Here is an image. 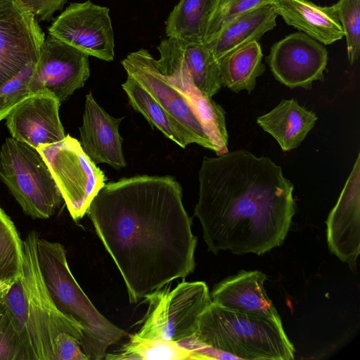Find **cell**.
<instances>
[{
	"label": "cell",
	"mask_w": 360,
	"mask_h": 360,
	"mask_svg": "<svg viewBox=\"0 0 360 360\" xmlns=\"http://www.w3.org/2000/svg\"><path fill=\"white\" fill-rule=\"evenodd\" d=\"M318 117L294 99H283L270 112L259 117L257 124L271 134L283 151L297 148L314 127Z\"/></svg>",
	"instance_id": "21"
},
{
	"label": "cell",
	"mask_w": 360,
	"mask_h": 360,
	"mask_svg": "<svg viewBox=\"0 0 360 360\" xmlns=\"http://www.w3.org/2000/svg\"><path fill=\"white\" fill-rule=\"evenodd\" d=\"M155 59L143 49L129 53L121 63L160 103L189 144L196 143L220 155L228 152L225 112L200 91L181 63L158 49Z\"/></svg>",
	"instance_id": "3"
},
{
	"label": "cell",
	"mask_w": 360,
	"mask_h": 360,
	"mask_svg": "<svg viewBox=\"0 0 360 360\" xmlns=\"http://www.w3.org/2000/svg\"><path fill=\"white\" fill-rule=\"evenodd\" d=\"M37 149L49 167L71 217L75 221L82 219L105 184L103 172L83 150L79 141L70 135Z\"/></svg>",
	"instance_id": "9"
},
{
	"label": "cell",
	"mask_w": 360,
	"mask_h": 360,
	"mask_svg": "<svg viewBox=\"0 0 360 360\" xmlns=\"http://www.w3.org/2000/svg\"><path fill=\"white\" fill-rule=\"evenodd\" d=\"M35 64L27 66L0 89V122L22 100L33 92L30 81Z\"/></svg>",
	"instance_id": "30"
},
{
	"label": "cell",
	"mask_w": 360,
	"mask_h": 360,
	"mask_svg": "<svg viewBox=\"0 0 360 360\" xmlns=\"http://www.w3.org/2000/svg\"><path fill=\"white\" fill-rule=\"evenodd\" d=\"M45 39L35 16L15 0H0V89L35 64Z\"/></svg>",
	"instance_id": "11"
},
{
	"label": "cell",
	"mask_w": 360,
	"mask_h": 360,
	"mask_svg": "<svg viewBox=\"0 0 360 360\" xmlns=\"http://www.w3.org/2000/svg\"><path fill=\"white\" fill-rule=\"evenodd\" d=\"M0 162H1V158H0Z\"/></svg>",
	"instance_id": "35"
},
{
	"label": "cell",
	"mask_w": 360,
	"mask_h": 360,
	"mask_svg": "<svg viewBox=\"0 0 360 360\" xmlns=\"http://www.w3.org/2000/svg\"><path fill=\"white\" fill-rule=\"evenodd\" d=\"M122 87L131 107L142 114L152 127L183 148L189 144L164 108L136 79L127 75Z\"/></svg>",
	"instance_id": "23"
},
{
	"label": "cell",
	"mask_w": 360,
	"mask_h": 360,
	"mask_svg": "<svg viewBox=\"0 0 360 360\" xmlns=\"http://www.w3.org/2000/svg\"><path fill=\"white\" fill-rule=\"evenodd\" d=\"M278 14L269 4L260 5L233 18L205 43L216 59L252 41L276 26Z\"/></svg>",
	"instance_id": "19"
},
{
	"label": "cell",
	"mask_w": 360,
	"mask_h": 360,
	"mask_svg": "<svg viewBox=\"0 0 360 360\" xmlns=\"http://www.w3.org/2000/svg\"><path fill=\"white\" fill-rule=\"evenodd\" d=\"M0 360H28L20 332L5 305L0 314Z\"/></svg>",
	"instance_id": "31"
},
{
	"label": "cell",
	"mask_w": 360,
	"mask_h": 360,
	"mask_svg": "<svg viewBox=\"0 0 360 360\" xmlns=\"http://www.w3.org/2000/svg\"><path fill=\"white\" fill-rule=\"evenodd\" d=\"M107 360H200L198 354L174 341L148 339L136 333L118 350L107 353Z\"/></svg>",
	"instance_id": "24"
},
{
	"label": "cell",
	"mask_w": 360,
	"mask_h": 360,
	"mask_svg": "<svg viewBox=\"0 0 360 360\" xmlns=\"http://www.w3.org/2000/svg\"><path fill=\"white\" fill-rule=\"evenodd\" d=\"M267 0H212L202 34V43L212 39L224 26L239 15Z\"/></svg>",
	"instance_id": "27"
},
{
	"label": "cell",
	"mask_w": 360,
	"mask_h": 360,
	"mask_svg": "<svg viewBox=\"0 0 360 360\" xmlns=\"http://www.w3.org/2000/svg\"><path fill=\"white\" fill-rule=\"evenodd\" d=\"M333 6L346 37L348 60L353 65L360 53V0H339Z\"/></svg>",
	"instance_id": "28"
},
{
	"label": "cell",
	"mask_w": 360,
	"mask_h": 360,
	"mask_svg": "<svg viewBox=\"0 0 360 360\" xmlns=\"http://www.w3.org/2000/svg\"><path fill=\"white\" fill-rule=\"evenodd\" d=\"M32 13L37 20L51 21L56 12L61 11L68 0H15Z\"/></svg>",
	"instance_id": "33"
},
{
	"label": "cell",
	"mask_w": 360,
	"mask_h": 360,
	"mask_svg": "<svg viewBox=\"0 0 360 360\" xmlns=\"http://www.w3.org/2000/svg\"><path fill=\"white\" fill-rule=\"evenodd\" d=\"M194 214L210 252L262 255L283 244L295 214L294 186L268 157L240 149L205 157Z\"/></svg>",
	"instance_id": "2"
},
{
	"label": "cell",
	"mask_w": 360,
	"mask_h": 360,
	"mask_svg": "<svg viewBox=\"0 0 360 360\" xmlns=\"http://www.w3.org/2000/svg\"><path fill=\"white\" fill-rule=\"evenodd\" d=\"M266 279L262 271L241 270L217 283L210 292L211 300L233 311L281 319L266 292Z\"/></svg>",
	"instance_id": "17"
},
{
	"label": "cell",
	"mask_w": 360,
	"mask_h": 360,
	"mask_svg": "<svg viewBox=\"0 0 360 360\" xmlns=\"http://www.w3.org/2000/svg\"><path fill=\"white\" fill-rule=\"evenodd\" d=\"M40 269L57 307L82 328L83 350L89 360L103 359L109 347L127 332L106 319L93 304L74 278L64 246L39 236Z\"/></svg>",
	"instance_id": "5"
},
{
	"label": "cell",
	"mask_w": 360,
	"mask_h": 360,
	"mask_svg": "<svg viewBox=\"0 0 360 360\" xmlns=\"http://www.w3.org/2000/svg\"><path fill=\"white\" fill-rule=\"evenodd\" d=\"M324 45L302 32L292 33L274 43L266 61L275 79L286 86L311 89L322 80L328 63Z\"/></svg>",
	"instance_id": "13"
},
{
	"label": "cell",
	"mask_w": 360,
	"mask_h": 360,
	"mask_svg": "<svg viewBox=\"0 0 360 360\" xmlns=\"http://www.w3.org/2000/svg\"><path fill=\"white\" fill-rule=\"evenodd\" d=\"M200 343L236 359L292 360L295 349L281 319L228 309L211 302L194 335Z\"/></svg>",
	"instance_id": "4"
},
{
	"label": "cell",
	"mask_w": 360,
	"mask_h": 360,
	"mask_svg": "<svg viewBox=\"0 0 360 360\" xmlns=\"http://www.w3.org/2000/svg\"><path fill=\"white\" fill-rule=\"evenodd\" d=\"M143 298L148 307L136 334L177 343L195 335L200 317L212 302L203 281H183L173 289L162 287Z\"/></svg>",
	"instance_id": "8"
},
{
	"label": "cell",
	"mask_w": 360,
	"mask_h": 360,
	"mask_svg": "<svg viewBox=\"0 0 360 360\" xmlns=\"http://www.w3.org/2000/svg\"><path fill=\"white\" fill-rule=\"evenodd\" d=\"M123 119L108 115L96 103L91 93L86 96L79 143L96 165L106 163L116 169L126 167L122 139L119 132Z\"/></svg>",
	"instance_id": "16"
},
{
	"label": "cell",
	"mask_w": 360,
	"mask_h": 360,
	"mask_svg": "<svg viewBox=\"0 0 360 360\" xmlns=\"http://www.w3.org/2000/svg\"><path fill=\"white\" fill-rule=\"evenodd\" d=\"M88 214L135 304L195 269L197 238L169 176L139 175L105 184Z\"/></svg>",
	"instance_id": "1"
},
{
	"label": "cell",
	"mask_w": 360,
	"mask_h": 360,
	"mask_svg": "<svg viewBox=\"0 0 360 360\" xmlns=\"http://www.w3.org/2000/svg\"><path fill=\"white\" fill-rule=\"evenodd\" d=\"M38 233L30 231L25 240L21 278L28 309L30 360H55L53 341L66 332L82 340L81 326L56 305L44 281L37 255Z\"/></svg>",
	"instance_id": "7"
},
{
	"label": "cell",
	"mask_w": 360,
	"mask_h": 360,
	"mask_svg": "<svg viewBox=\"0 0 360 360\" xmlns=\"http://www.w3.org/2000/svg\"><path fill=\"white\" fill-rule=\"evenodd\" d=\"M8 290L0 285V314L4 309V296Z\"/></svg>",
	"instance_id": "34"
},
{
	"label": "cell",
	"mask_w": 360,
	"mask_h": 360,
	"mask_svg": "<svg viewBox=\"0 0 360 360\" xmlns=\"http://www.w3.org/2000/svg\"><path fill=\"white\" fill-rule=\"evenodd\" d=\"M110 9L90 0L69 4L49 27V34L105 61L115 58V34Z\"/></svg>",
	"instance_id": "10"
},
{
	"label": "cell",
	"mask_w": 360,
	"mask_h": 360,
	"mask_svg": "<svg viewBox=\"0 0 360 360\" xmlns=\"http://www.w3.org/2000/svg\"><path fill=\"white\" fill-rule=\"evenodd\" d=\"M285 23L323 45L341 39L344 32L333 5L321 6L309 0H267Z\"/></svg>",
	"instance_id": "18"
},
{
	"label": "cell",
	"mask_w": 360,
	"mask_h": 360,
	"mask_svg": "<svg viewBox=\"0 0 360 360\" xmlns=\"http://www.w3.org/2000/svg\"><path fill=\"white\" fill-rule=\"evenodd\" d=\"M0 158V179L24 213L33 219L51 217L63 199L38 149L7 138Z\"/></svg>",
	"instance_id": "6"
},
{
	"label": "cell",
	"mask_w": 360,
	"mask_h": 360,
	"mask_svg": "<svg viewBox=\"0 0 360 360\" xmlns=\"http://www.w3.org/2000/svg\"><path fill=\"white\" fill-rule=\"evenodd\" d=\"M4 305L20 332L30 360L27 303L21 278L9 288L4 296Z\"/></svg>",
	"instance_id": "29"
},
{
	"label": "cell",
	"mask_w": 360,
	"mask_h": 360,
	"mask_svg": "<svg viewBox=\"0 0 360 360\" xmlns=\"http://www.w3.org/2000/svg\"><path fill=\"white\" fill-rule=\"evenodd\" d=\"M55 360H89L82 347V340L69 333H59L53 341Z\"/></svg>",
	"instance_id": "32"
},
{
	"label": "cell",
	"mask_w": 360,
	"mask_h": 360,
	"mask_svg": "<svg viewBox=\"0 0 360 360\" xmlns=\"http://www.w3.org/2000/svg\"><path fill=\"white\" fill-rule=\"evenodd\" d=\"M24 245L9 216L0 207V285L6 290L22 277Z\"/></svg>",
	"instance_id": "26"
},
{
	"label": "cell",
	"mask_w": 360,
	"mask_h": 360,
	"mask_svg": "<svg viewBox=\"0 0 360 360\" xmlns=\"http://www.w3.org/2000/svg\"><path fill=\"white\" fill-rule=\"evenodd\" d=\"M89 56L49 34L40 48L30 90L47 89L60 103L82 88L90 75Z\"/></svg>",
	"instance_id": "12"
},
{
	"label": "cell",
	"mask_w": 360,
	"mask_h": 360,
	"mask_svg": "<svg viewBox=\"0 0 360 360\" xmlns=\"http://www.w3.org/2000/svg\"><path fill=\"white\" fill-rule=\"evenodd\" d=\"M222 85L233 92L252 91L265 70L258 41L248 42L217 59Z\"/></svg>",
	"instance_id": "22"
},
{
	"label": "cell",
	"mask_w": 360,
	"mask_h": 360,
	"mask_svg": "<svg viewBox=\"0 0 360 360\" xmlns=\"http://www.w3.org/2000/svg\"><path fill=\"white\" fill-rule=\"evenodd\" d=\"M212 0H179L165 22L167 38L202 42V34Z\"/></svg>",
	"instance_id": "25"
},
{
	"label": "cell",
	"mask_w": 360,
	"mask_h": 360,
	"mask_svg": "<svg viewBox=\"0 0 360 360\" xmlns=\"http://www.w3.org/2000/svg\"><path fill=\"white\" fill-rule=\"evenodd\" d=\"M330 251L356 270L360 253V154L326 220Z\"/></svg>",
	"instance_id": "15"
},
{
	"label": "cell",
	"mask_w": 360,
	"mask_h": 360,
	"mask_svg": "<svg viewBox=\"0 0 360 360\" xmlns=\"http://www.w3.org/2000/svg\"><path fill=\"white\" fill-rule=\"evenodd\" d=\"M60 104L47 89L30 94L6 117L12 138L37 149L63 140L65 134L59 117Z\"/></svg>",
	"instance_id": "14"
},
{
	"label": "cell",
	"mask_w": 360,
	"mask_h": 360,
	"mask_svg": "<svg viewBox=\"0 0 360 360\" xmlns=\"http://www.w3.org/2000/svg\"><path fill=\"white\" fill-rule=\"evenodd\" d=\"M174 57L186 70L194 86L212 97L222 87L218 62L202 42H188L167 38L157 46Z\"/></svg>",
	"instance_id": "20"
}]
</instances>
